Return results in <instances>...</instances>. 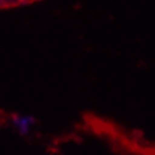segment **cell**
Segmentation results:
<instances>
[{"label":"cell","mask_w":155,"mask_h":155,"mask_svg":"<svg viewBox=\"0 0 155 155\" xmlns=\"http://www.w3.org/2000/svg\"><path fill=\"white\" fill-rule=\"evenodd\" d=\"M15 126L18 128L19 133L21 134H27L29 132V128H31V124H33V118L27 116H24V117H16L15 119Z\"/></svg>","instance_id":"obj_1"}]
</instances>
